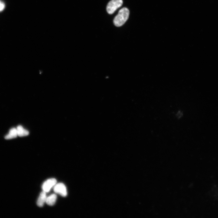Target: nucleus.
I'll return each mask as SVG.
<instances>
[{
  "mask_svg": "<svg viewBox=\"0 0 218 218\" xmlns=\"http://www.w3.org/2000/svg\"><path fill=\"white\" fill-rule=\"evenodd\" d=\"M129 11L126 8H123L118 12V14L114 20V25L116 26L120 27L122 25L128 18Z\"/></svg>",
  "mask_w": 218,
  "mask_h": 218,
  "instance_id": "1",
  "label": "nucleus"
},
{
  "mask_svg": "<svg viewBox=\"0 0 218 218\" xmlns=\"http://www.w3.org/2000/svg\"><path fill=\"white\" fill-rule=\"evenodd\" d=\"M122 0H111L107 4V11L110 14L113 13L123 4Z\"/></svg>",
  "mask_w": 218,
  "mask_h": 218,
  "instance_id": "2",
  "label": "nucleus"
},
{
  "mask_svg": "<svg viewBox=\"0 0 218 218\" xmlns=\"http://www.w3.org/2000/svg\"><path fill=\"white\" fill-rule=\"evenodd\" d=\"M54 190L55 193L60 194L62 197H66L67 195L66 187L62 183L56 184L54 188Z\"/></svg>",
  "mask_w": 218,
  "mask_h": 218,
  "instance_id": "3",
  "label": "nucleus"
},
{
  "mask_svg": "<svg viewBox=\"0 0 218 218\" xmlns=\"http://www.w3.org/2000/svg\"><path fill=\"white\" fill-rule=\"evenodd\" d=\"M57 182L56 179L51 178L47 180L43 184L42 189L43 191L46 192H48L51 188L56 184Z\"/></svg>",
  "mask_w": 218,
  "mask_h": 218,
  "instance_id": "4",
  "label": "nucleus"
},
{
  "mask_svg": "<svg viewBox=\"0 0 218 218\" xmlns=\"http://www.w3.org/2000/svg\"><path fill=\"white\" fill-rule=\"evenodd\" d=\"M46 193L43 191L40 193L37 202V205L39 207L43 206L44 203L46 202L47 197Z\"/></svg>",
  "mask_w": 218,
  "mask_h": 218,
  "instance_id": "5",
  "label": "nucleus"
},
{
  "mask_svg": "<svg viewBox=\"0 0 218 218\" xmlns=\"http://www.w3.org/2000/svg\"><path fill=\"white\" fill-rule=\"evenodd\" d=\"M16 128L18 136L19 137H22L26 136L28 135L29 134L28 131L25 129L21 125L18 126Z\"/></svg>",
  "mask_w": 218,
  "mask_h": 218,
  "instance_id": "6",
  "label": "nucleus"
},
{
  "mask_svg": "<svg viewBox=\"0 0 218 218\" xmlns=\"http://www.w3.org/2000/svg\"><path fill=\"white\" fill-rule=\"evenodd\" d=\"M18 136L16 128H12L10 129L9 132L5 138L6 139H11L16 137Z\"/></svg>",
  "mask_w": 218,
  "mask_h": 218,
  "instance_id": "7",
  "label": "nucleus"
},
{
  "mask_svg": "<svg viewBox=\"0 0 218 218\" xmlns=\"http://www.w3.org/2000/svg\"><path fill=\"white\" fill-rule=\"evenodd\" d=\"M57 196L56 194H52L47 197L46 202L49 206H53L55 203Z\"/></svg>",
  "mask_w": 218,
  "mask_h": 218,
  "instance_id": "8",
  "label": "nucleus"
},
{
  "mask_svg": "<svg viewBox=\"0 0 218 218\" xmlns=\"http://www.w3.org/2000/svg\"><path fill=\"white\" fill-rule=\"evenodd\" d=\"M5 5L4 4L0 1V11L2 10L4 8Z\"/></svg>",
  "mask_w": 218,
  "mask_h": 218,
  "instance_id": "9",
  "label": "nucleus"
}]
</instances>
